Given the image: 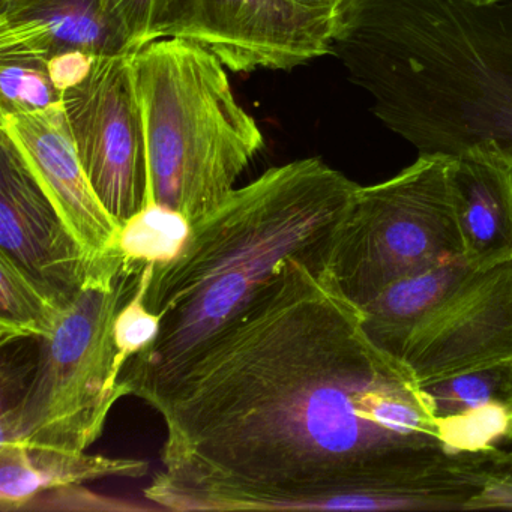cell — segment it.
I'll list each match as a JSON object with an SVG mask.
<instances>
[{
    "mask_svg": "<svg viewBox=\"0 0 512 512\" xmlns=\"http://www.w3.org/2000/svg\"><path fill=\"white\" fill-rule=\"evenodd\" d=\"M142 401L166 428L145 497L170 511H331L340 494L475 478L433 401L301 260Z\"/></svg>",
    "mask_w": 512,
    "mask_h": 512,
    "instance_id": "1",
    "label": "cell"
},
{
    "mask_svg": "<svg viewBox=\"0 0 512 512\" xmlns=\"http://www.w3.org/2000/svg\"><path fill=\"white\" fill-rule=\"evenodd\" d=\"M361 185L320 158L292 161L235 188L191 224L182 253L155 266L146 305L161 320L119 385L143 400L229 325L284 263L325 274L335 235Z\"/></svg>",
    "mask_w": 512,
    "mask_h": 512,
    "instance_id": "2",
    "label": "cell"
},
{
    "mask_svg": "<svg viewBox=\"0 0 512 512\" xmlns=\"http://www.w3.org/2000/svg\"><path fill=\"white\" fill-rule=\"evenodd\" d=\"M145 118L151 202L196 223L217 208L265 148L208 50L161 38L133 53Z\"/></svg>",
    "mask_w": 512,
    "mask_h": 512,
    "instance_id": "3",
    "label": "cell"
},
{
    "mask_svg": "<svg viewBox=\"0 0 512 512\" xmlns=\"http://www.w3.org/2000/svg\"><path fill=\"white\" fill-rule=\"evenodd\" d=\"M143 268L119 250L95 263L55 329L37 340V361L22 394L2 406L0 443L86 452L100 439L124 397L113 326Z\"/></svg>",
    "mask_w": 512,
    "mask_h": 512,
    "instance_id": "4",
    "label": "cell"
},
{
    "mask_svg": "<svg viewBox=\"0 0 512 512\" xmlns=\"http://www.w3.org/2000/svg\"><path fill=\"white\" fill-rule=\"evenodd\" d=\"M448 167L446 155H419L356 191L323 275L359 310L397 281L463 256Z\"/></svg>",
    "mask_w": 512,
    "mask_h": 512,
    "instance_id": "5",
    "label": "cell"
},
{
    "mask_svg": "<svg viewBox=\"0 0 512 512\" xmlns=\"http://www.w3.org/2000/svg\"><path fill=\"white\" fill-rule=\"evenodd\" d=\"M337 11L295 0H161L155 41L208 50L227 70H283L332 55Z\"/></svg>",
    "mask_w": 512,
    "mask_h": 512,
    "instance_id": "6",
    "label": "cell"
},
{
    "mask_svg": "<svg viewBox=\"0 0 512 512\" xmlns=\"http://www.w3.org/2000/svg\"><path fill=\"white\" fill-rule=\"evenodd\" d=\"M65 116L83 169L119 224L151 202L145 118L131 55L97 58L64 92Z\"/></svg>",
    "mask_w": 512,
    "mask_h": 512,
    "instance_id": "7",
    "label": "cell"
},
{
    "mask_svg": "<svg viewBox=\"0 0 512 512\" xmlns=\"http://www.w3.org/2000/svg\"><path fill=\"white\" fill-rule=\"evenodd\" d=\"M397 361L419 386L512 365V260L473 268L413 329Z\"/></svg>",
    "mask_w": 512,
    "mask_h": 512,
    "instance_id": "8",
    "label": "cell"
},
{
    "mask_svg": "<svg viewBox=\"0 0 512 512\" xmlns=\"http://www.w3.org/2000/svg\"><path fill=\"white\" fill-rule=\"evenodd\" d=\"M0 254L67 298L76 295L98 262L68 229L19 146L2 128Z\"/></svg>",
    "mask_w": 512,
    "mask_h": 512,
    "instance_id": "9",
    "label": "cell"
},
{
    "mask_svg": "<svg viewBox=\"0 0 512 512\" xmlns=\"http://www.w3.org/2000/svg\"><path fill=\"white\" fill-rule=\"evenodd\" d=\"M68 229L92 260L118 250L121 224L104 208L77 154L64 107L0 118Z\"/></svg>",
    "mask_w": 512,
    "mask_h": 512,
    "instance_id": "10",
    "label": "cell"
},
{
    "mask_svg": "<svg viewBox=\"0 0 512 512\" xmlns=\"http://www.w3.org/2000/svg\"><path fill=\"white\" fill-rule=\"evenodd\" d=\"M0 50L46 59L136 53L109 0H0Z\"/></svg>",
    "mask_w": 512,
    "mask_h": 512,
    "instance_id": "11",
    "label": "cell"
},
{
    "mask_svg": "<svg viewBox=\"0 0 512 512\" xmlns=\"http://www.w3.org/2000/svg\"><path fill=\"white\" fill-rule=\"evenodd\" d=\"M448 176L464 259L484 269L511 262V157L496 143H479L449 157Z\"/></svg>",
    "mask_w": 512,
    "mask_h": 512,
    "instance_id": "12",
    "label": "cell"
},
{
    "mask_svg": "<svg viewBox=\"0 0 512 512\" xmlns=\"http://www.w3.org/2000/svg\"><path fill=\"white\" fill-rule=\"evenodd\" d=\"M146 461L0 443V509L22 511L38 496L106 478H143Z\"/></svg>",
    "mask_w": 512,
    "mask_h": 512,
    "instance_id": "13",
    "label": "cell"
},
{
    "mask_svg": "<svg viewBox=\"0 0 512 512\" xmlns=\"http://www.w3.org/2000/svg\"><path fill=\"white\" fill-rule=\"evenodd\" d=\"M67 298L0 254V344L40 340L58 325Z\"/></svg>",
    "mask_w": 512,
    "mask_h": 512,
    "instance_id": "14",
    "label": "cell"
},
{
    "mask_svg": "<svg viewBox=\"0 0 512 512\" xmlns=\"http://www.w3.org/2000/svg\"><path fill=\"white\" fill-rule=\"evenodd\" d=\"M191 223L185 215L157 202L128 218L119 229L116 248L130 265L143 268L173 262L187 245Z\"/></svg>",
    "mask_w": 512,
    "mask_h": 512,
    "instance_id": "15",
    "label": "cell"
},
{
    "mask_svg": "<svg viewBox=\"0 0 512 512\" xmlns=\"http://www.w3.org/2000/svg\"><path fill=\"white\" fill-rule=\"evenodd\" d=\"M64 92L50 73L49 59L0 50V118L56 109Z\"/></svg>",
    "mask_w": 512,
    "mask_h": 512,
    "instance_id": "16",
    "label": "cell"
},
{
    "mask_svg": "<svg viewBox=\"0 0 512 512\" xmlns=\"http://www.w3.org/2000/svg\"><path fill=\"white\" fill-rule=\"evenodd\" d=\"M437 436L448 454H487L502 440L512 442V406L481 404L454 415L436 416Z\"/></svg>",
    "mask_w": 512,
    "mask_h": 512,
    "instance_id": "17",
    "label": "cell"
},
{
    "mask_svg": "<svg viewBox=\"0 0 512 512\" xmlns=\"http://www.w3.org/2000/svg\"><path fill=\"white\" fill-rule=\"evenodd\" d=\"M422 388L430 395L436 416L454 415L493 401L512 406V365L460 374Z\"/></svg>",
    "mask_w": 512,
    "mask_h": 512,
    "instance_id": "18",
    "label": "cell"
},
{
    "mask_svg": "<svg viewBox=\"0 0 512 512\" xmlns=\"http://www.w3.org/2000/svg\"><path fill=\"white\" fill-rule=\"evenodd\" d=\"M155 265L149 263L140 272L136 289L128 301L122 305L113 326V340L116 350V370L122 374L131 358L148 349L161 328V320L146 305V293L151 286Z\"/></svg>",
    "mask_w": 512,
    "mask_h": 512,
    "instance_id": "19",
    "label": "cell"
},
{
    "mask_svg": "<svg viewBox=\"0 0 512 512\" xmlns=\"http://www.w3.org/2000/svg\"><path fill=\"white\" fill-rule=\"evenodd\" d=\"M512 509V449H494L485 460V481L469 503V511Z\"/></svg>",
    "mask_w": 512,
    "mask_h": 512,
    "instance_id": "20",
    "label": "cell"
},
{
    "mask_svg": "<svg viewBox=\"0 0 512 512\" xmlns=\"http://www.w3.org/2000/svg\"><path fill=\"white\" fill-rule=\"evenodd\" d=\"M116 16L130 35L134 50L155 41V26L161 0H109Z\"/></svg>",
    "mask_w": 512,
    "mask_h": 512,
    "instance_id": "21",
    "label": "cell"
},
{
    "mask_svg": "<svg viewBox=\"0 0 512 512\" xmlns=\"http://www.w3.org/2000/svg\"><path fill=\"white\" fill-rule=\"evenodd\" d=\"M95 56L86 53H65L49 59L50 73L62 92L82 82L94 67Z\"/></svg>",
    "mask_w": 512,
    "mask_h": 512,
    "instance_id": "22",
    "label": "cell"
},
{
    "mask_svg": "<svg viewBox=\"0 0 512 512\" xmlns=\"http://www.w3.org/2000/svg\"><path fill=\"white\" fill-rule=\"evenodd\" d=\"M305 7L316 8V10L338 11L344 0H295Z\"/></svg>",
    "mask_w": 512,
    "mask_h": 512,
    "instance_id": "23",
    "label": "cell"
},
{
    "mask_svg": "<svg viewBox=\"0 0 512 512\" xmlns=\"http://www.w3.org/2000/svg\"><path fill=\"white\" fill-rule=\"evenodd\" d=\"M469 4L478 5V7H488V5L497 4L500 0H466Z\"/></svg>",
    "mask_w": 512,
    "mask_h": 512,
    "instance_id": "24",
    "label": "cell"
},
{
    "mask_svg": "<svg viewBox=\"0 0 512 512\" xmlns=\"http://www.w3.org/2000/svg\"><path fill=\"white\" fill-rule=\"evenodd\" d=\"M512 443V442H511Z\"/></svg>",
    "mask_w": 512,
    "mask_h": 512,
    "instance_id": "25",
    "label": "cell"
}]
</instances>
